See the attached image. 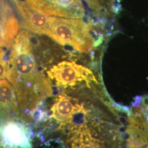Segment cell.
Segmentation results:
<instances>
[{"label":"cell","instance_id":"obj_9","mask_svg":"<svg viewBox=\"0 0 148 148\" xmlns=\"http://www.w3.org/2000/svg\"><path fill=\"white\" fill-rule=\"evenodd\" d=\"M138 148H148V140H144V142L140 144Z\"/></svg>","mask_w":148,"mask_h":148},{"label":"cell","instance_id":"obj_7","mask_svg":"<svg viewBox=\"0 0 148 148\" xmlns=\"http://www.w3.org/2000/svg\"><path fill=\"white\" fill-rule=\"evenodd\" d=\"M12 119L22 120L16 91L13 85L8 79H1L0 122Z\"/></svg>","mask_w":148,"mask_h":148},{"label":"cell","instance_id":"obj_4","mask_svg":"<svg viewBox=\"0 0 148 148\" xmlns=\"http://www.w3.org/2000/svg\"><path fill=\"white\" fill-rule=\"evenodd\" d=\"M25 2L32 9L46 16L79 19L85 15L81 0H25Z\"/></svg>","mask_w":148,"mask_h":148},{"label":"cell","instance_id":"obj_8","mask_svg":"<svg viewBox=\"0 0 148 148\" xmlns=\"http://www.w3.org/2000/svg\"><path fill=\"white\" fill-rule=\"evenodd\" d=\"M81 106L72 97L66 95H60L55 99L51 107L50 116L46 117L58 123L59 130L68 123L74 113Z\"/></svg>","mask_w":148,"mask_h":148},{"label":"cell","instance_id":"obj_1","mask_svg":"<svg viewBox=\"0 0 148 148\" xmlns=\"http://www.w3.org/2000/svg\"><path fill=\"white\" fill-rule=\"evenodd\" d=\"M11 49L7 79L14 87L16 97L23 99L39 95L49 83L37 71L29 32H20Z\"/></svg>","mask_w":148,"mask_h":148},{"label":"cell","instance_id":"obj_6","mask_svg":"<svg viewBox=\"0 0 148 148\" xmlns=\"http://www.w3.org/2000/svg\"><path fill=\"white\" fill-rule=\"evenodd\" d=\"M18 30V21L10 4L0 0V51L11 48Z\"/></svg>","mask_w":148,"mask_h":148},{"label":"cell","instance_id":"obj_5","mask_svg":"<svg viewBox=\"0 0 148 148\" xmlns=\"http://www.w3.org/2000/svg\"><path fill=\"white\" fill-rule=\"evenodd\" d=\"M33 131L18 119L0 122V140L5 148H33Z\"/></svg>","mask_w":148,"mask_h":148},{"label":"cell","instance_id":"obj_10","mask_svg":"<svg viewBox=\"0 0 148 148\" xmlns=\"http://www.w3.org/2000/svg\"><path fill=\"white\" fill-rule=\"evenodd\" d=\"M0 148H4V147L3 146V145H2V144L1 143V140H0Z\"/></svg>","mask_w":148,"mask_h":148},{"label":"cell","instance_id":"obj_3","mask_svg":"<svg viewBox=\"0 0 148 148\" xmlns=\"http://www.w3.org/2000/svg\"><path fill=\"white\" fill-rule=\"evenodd\" d=\"M49 79L59 87L66 88L81 84L97 82L95 76L90 69L74 62L63 61L54 65L47 71Z\"/></svg>","mask_w":148,"mask_h":148},{"label":"cell","instance_id":"obj_2","mask_svg":"<svg viewBox=\"0 0 148 148\" xmlns=\"http://www.w3.org/2000/svg\"><path fill=\"white\" fill-rule=\"evenodd\" d=\"M45 35L62 45L71 46L82 53H90L97 46L90 24L79 19L49 16Z\"/></svg>","mask_w":148,"mask_h":148}]
</instances>
